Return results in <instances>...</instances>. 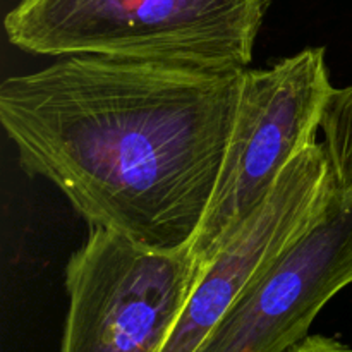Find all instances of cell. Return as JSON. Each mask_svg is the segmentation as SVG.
Segmentation results:
<instances>
[{
	"label": "cell",
	"instance_id": "cell-2",
	"mask_svg": "<svg viewBox=\"0 0 352 352\" xmlns=\"http://www.w3.org/2000/svg\"><path fill=\"white\" fill-rule=\"evenodd\" d=\"M274 0H17L3 28L40 57L246 71Z\"/></svg>",
	"mask_w": 352,
	"mask_h": 352
},
{
	"label": "cell",
	"instance_id": "cell-3",
	"mask_svg": "<svg viewBox=\"0 0 352 352\" xmlns=\"http://www.w3.org/2000/svg\"><path fill=\"white\" fill-rule=\"evenodd\" d=\"M333 91L323 47L244 71L222 170L191 246L201 268L263 205L289 164L316 143Z\"/></svg>",
	"mask_w": 352,
	"mask_h": 352
},
{
	"label": "cell",
	"instance_id": "cell-7",
	"mask_svg": "<svg viewBox=\"0 0 352 352\" xmlns=\"http://www.w3.org/2000/svg\"><path fill=\"white\" fill-rule=\"evenodd\" d=\"M322 133L337 195L344 203H352V85L332 93Z\"/></svg>",
	"mask_w": 352,
	"mask_h": 352
},
{
	"label": "cell",
	"instance_id": "cell-1",
	"mask_svg": "<svg viewBox=\"0 0 352 352\" xmlns=\"http://www.w3.org/2000/svg\"><path fill=\"white\" fill-rule=\"evenodd\" d=\"M244 71L62 57L0 85V124L28 177L50 182L89 227L158 253L203 226Z\"/></svg>",
	"mask_w": 352,
	"mask_h": 352
},
{
	"label": "cell",
	"instance_id": "cell-8",
	"mask_svg": "<svg viewBox=\"0 0 352 352\" xmlns=\"http://www.w3.org/2000/svg\"><path fill=\"white\" fill-rule=\"evenodd\" d=\"M289 352H352V347L327 336H308Z\"/></svg>",
	"mask_w": 352,
	"mask_h": 352
},
{
	"label": "cell",
	"instance_id": "cell-5",
	"mask_svg": "<svg viewBox=\"0 0 352 352\" xmlns=\"http://www.w3.org/2000/svg\"><path fill=\"white\" fill-rule=\"evenodd\" d=\"M352 284V203L336 192L323 215L236 299L196 352H289Z\"/></svg>",
	"mask_w": 352,
	"mask_h": 352
},
{
	"label": "cell",
	"instance_id": "cell-6",
	"mask_svg": "<svg viewBox=\"0 0 352 352\" xmlns=\"http://www.w3.org/2000/svg\"><path fill=\"white\" fill-rule=\"evenodd\" d=\"M323 143L289 164L263 205L203 268L162 352H196L248 285L308 230L336 196Z\"/></svg>",
	"mask_w": 352,
	"mask_h": 352
},
{
	"label": "cell",
	"instance_id": "cell-4",
	"mask_svg": "<svg viewBox=\"0 0 352 352\" xmlns=\"http://www.w3.org/2000/svg\"><path fill=\"white\" fill-rule=\"evenodd\" d=\"M201 272L191 248L158 253L89 227L65 267L58 352H162Z\"/></svg>",
	"mask_w": 352,
	"mask_h": 352
}]
</instances>
